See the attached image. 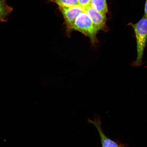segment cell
<instances>
[{
  "label": "cell",
  "instance_id": "52a82bcc",
  "mask_svg": "<svg viewBox=\"0 0 147 147\" xmlns=\"http://www.w3.org/2000/svg\"><path fill=\"white\" fill-rule=\"evenodd\" d=\"M13 8L7 5L6 0H0V22L5 21Z\"/></svg>",
  "mask_w": 147,
  "mask_h": 147
},
{
  "label": "cell",
  "instance_id": "5b68a950",
  "mask_svg": "<svg viewBox=\"0 0 147 147\" xmlns=\"http://www.w3.org/2000/svg\"><path fill=\"white\" fill-rule=\"evenodd\" d=\"M89 122L93 124L96 128L100 136L102 147H120L122 143H119L112 140L105 135L102 129L100 117H95L94 121L89 119Z\"/></svg>",
  "mask_w": 147,
  "mask_h": 147
},
{
  "label": "cell",
  "instance_id": "3957f363",
  "mask_svg": "<svg viewBox=\"0 0 147 147\" xmlns=\"http://www.w3.org/2000/svg\"><path fill=\"white\" fill-rule=\"evenodd\" d=\"M59 8L65 20L67 35L70 36L75 20L79 15L84 11V9L78 5L69 7H59Z\"/></svg>",
  "mask_w": 147,
  "mask_h": 147
},
{
  "label": "cell",
  "instance_id": "30bf717a",
  "mask_svg": "<svg viewBox=\"0 0 147 147\" xmlns=\"http://www.w3.org/2000/svg\"><path fill=\"white\" fill-rule=\"evenodd\" d=\"M144 13V15L147 17V0H146V4H145Z\"/></svg>",
  "mask_w": 147,
  "mask_h": 147
},
{
  "label": "cell",
  "instance_id": "8992f818",
  "mask_svg": "<svg viewBox=\"0 0 147 147\" xmlns=\"http://www.w3.org/2000/svg\"><path fill=\"white\" fill-rule=\"evenodd\" d=\"M90 5L97 12L106 16L108 12L106 0H91Z\"/></svg>",
  "mask_w": 147,
  "mask_h": 147
},
{
  "label": "cell",
  "instance_id": "ba28073f",
  "mask_svg": "<svg viewBox=\"0 0 147 147\" xmlns=\"http://www.w3.org/2000/svg\"><path fill=\"white\" fill-rule=\"evenodd\" d=\"M59 7H69L78 5V0H49Z\"/></svg>",
  "mask_w": 147,
  "mask_h": 147
},
{
  "label": "cell",
  "instance_id": "6da1fadb",
  "mask_svg": "<svg viewBox=\"0 0 147 147\" xmlns=\"http://www.w3.org/2000/svg\"><path fill=\"white\" fill-rule=\"evenodd\" d=\"M133 28L137 43V58L133 65L138 67L142 65L143 54L147 42V17L144 15L135 24H130Z\"/></svg>",
  "mask_w": 147,
  "mask_h": 147
},
{
  "label": "cell",
  "instance_id": "7a4b0ae2",
  "mask_svg": "<svg viewBox=\"0 0 147 147\" xmlns=\"http://www.w3.org/2000/svg\"><path fill=\"white\" fill-rule=\"evenodd\" d=\"M73 30L78 31L88 37L93 45H95L98 43L97 34L98 32L85 11L76 18L72 27Z\"/></svg>",
  "mask_w": 147,
  "mask_h": 147
},
{
  "label": "cell",
  "instance_id": "8fae6325",
  "mask_svg": "<svg viewBox=\"0 0 147 147\" xmlns=\"http://www.w3.org/2000/svg\"><path fill=\"white\" fill-rule=\"evenodd\" d=\"M119 147H126L125 146V144H122L121 145V146Z\"/></svg>",
  "mask_w": 147,
  "mask_h": 147
},
{
  "label": "cell",
  "instance_id": "9c48e42d",
  "mask_svg": "<svg viewBox=\"0 0 147 147\" xmlns=\"http://www.w3.org/2000/svg\"><path fill=\"white\" fill-rule=\"evenodd\" d=\"M91 0H78V5L84 9L89 6Z\"/></svg>",
  "mask_w": 147,
  "mask_h": 147
},
{
  "label": "cell",
  "instance_id": "277c9868",
  "mask_svg": "<svg viewBox=\"0 0 147 147\" xmlns=\"http://www.w3.org/2000/svg\"><path fill=\"white\" fill-rule=\"evenodd\" d=\"M84 9L90 18L95 28L98 32L105 30L107 20L106 16L95 10L90 5L86 7Z\"/></svg>",
  "mask_w": 147,
  "mask_h": 147
}]
</instances>
